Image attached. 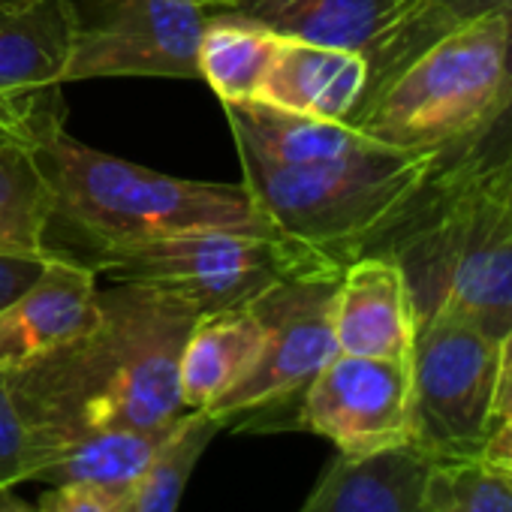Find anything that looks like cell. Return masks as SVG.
Returning <instances> with one entry per match:
<instances>
[{
    "label": "cell",
    "mask_w": 512,
    "mask_h": 512,
    "mask_svg": "<svg viewBox=\"0 0 512 512\" xmlns=\"http://www.w3.org/2000/svg\"><path fill=\"white\" fill-rule=\"evenodd\" d=\"M199 7H205L208 13H220V10H229L235 0H196Z\"/></svg>",
    "instance_id": "cell-32"
},
{
    "label": "cell",
    "mask_w": 512,
    "mask_h": 512,
    "mask_svg": "<svg viewBox=\"0 0 512 512\" xmlns=\"http://www.w3.org/2000/svg\"><path fill=\"white\" fill-rule=\"evenodd\" d=\"M437 157L377 142L347 157L281 166L238 148L244 184L272 226L335 269L374 253L416 211Z\"/></svg>",
    "instance_id": "cell-2"
},
{
    "label": "cell",
    "mask_w": 512,
    "mask_h": 512,
    "mask_svg": "<svg viewBox=\"0 0 512 512\" xmlns=\"http://www.w3.org/2000/svg\"><path fill=\"white\" fill-rule=\"evenodd\" d=\"M506 178H512V166H509V169H506V172H503L500 178H494V181H470V184H503Z\"/></svg>",
    "instance_id": "cell-33"
},
{
    "label": "cell",
    "mask_w": 512,
    "mask_h": 512,
    "mask_svg": "<svg viewBox=\"0 0 512 512\" xmlns=\"http://www.w3.org/2000/svg\"><path fill=\"white\" fill-rule=\"evenodd\" d=\"M37 157L55 190V220L79 232L91 253L190 229L278 232L244 181L175 178L91 148L64 127L37 145Z\"/></svg>",
    "instance_id": "cell-4"
},
{
    "label": "cell",
    "mask_w": 512,
    "mask_h": 512,
    "mask_svg": "<svg viewBox=\"0 0 512 512\" xmlns=\"http://www.w3.org/2000/svg\"><path fill=\"white\" fill-rule=\"evenodd\" d=\"M407 0H235L229 10L238 19L266 31L347 52H368Z\"/></svg>",
    "instance_id": "cell-18"
},
{
    "label": "cell",
    "mask_w": 512,
    "mask_h": 512,
    "mask_svg": "<svg viewBox=\"0 0 512 512\" xmlns=\"http://www.w3.org/2000/svg\"><path fill=\"white\" fill-rule=\"evenodd\" d=\"M181 419H169L154 428H100L73 437L34 461L28 482L43 485H88L109 494H127L148 467L169 446Z\"/></svg>",
    "instance_id": "cell-14"
},
{
    "label": "cell",
    "mask_w": 512,
    "mask_h": 512,
    "mask_svg": "<svg viewBox=\"0 0 512 512\" xmlns=\"http://www.w3.org/2000/svg\"><path fill=\"white\" fill-rule=\"evenodd\" d=\"M341 272H305L281 278L250 308L266 329V347L256 368L226 392L208 416L235 431H266L281 410L299 407L311 380L341 353L335 341V293Z\"/></svg>",
    "instance_id": "cell-8"
},
{
    "label": "cell",
    "mask_w": 512,
    "mask_h": 512,
    "mask_svg": "<svg viewBox=\"0 0 512 512\" xmlns=\"http://www.w3.org/2000/svg\"><path fill=\"white\" fill-rule=\"evenodd\" d=\"M500 344L437 314L416 326L410 356V446L431 458L476 461L494 428Z\"/></svg>",
    "instance_id": "cell-7"
},
{
    "label": "cell",
    "mask_w": 512,
    "mask_h": 512,
    "mask_svg": "<svg viewBox=\"0 0 512 512\" xmlns=\"http://www.w3.org/2000/svg\"><path fill=\"white\" fill-rule=\"evenodd\" d=\"M7 139H13V136H10V133H7L4 127H0V142H7Z\"/></svg>",
    "instance_id": "cell-35"
},
{
    "label": "cell",
    "mask_w": 512,
    "mask_h": 512,
    "mask_svg": "<svg viewBox=\"0 0 512 512\" xmlns=\"http://www.w3.org/2000/svg\"><path fill=\"white\" fill-rule=\"evenodd\" d=\"M226 425L202 410H187L181 428L160 452V458L148 467V473L118 497V512H178L184 488L211 446V440Z\"/></svg>",
    "instance_id": "cell-24"
},
{
    "label": "cell",
    "mask_w": 512,
    "mask_h": 512,
    "mask_svg": "<svg viewBox=\"0 0 512 512\" xmlns=\"http://www.w3.org/2000/svg\"><path fill=\"white\" fill-rule=\"evenodd\" d=\"M491 187H503V190H509V193H512V178H506L503 184H491Z\"/></svg>",
    "instance_id": "cell-34"
},
{
    "label": "cell",
    "mask_w": 512,
    "mask_h": 512,
    "mask_svg": "<svg viewBox=\"0 0 512 512\" xmlns=\"http://www.w3.org/2000/svg\"><path fill=\"white\" fill-rule=\"evenodd\" d=\"M512 7V0H407L401 13L386 25V31L368 46V100L383 88L404 64L422 55L437 40L464 31L476 22L500 16Z\"/></svg>",
    "instance_id": "cell-20"
},
{
    "label": "cell",
    "mask_w": 512,
    "mask_h": 512,
    "mask_svg": "<svg viewBox=\"0 0 512 512\" xmlns=\"http://www.w3.org/2000/svg\"><path fill=\"white\" fill-rule=\"evenodd\" d=\"M425 512H512V488L479 461L434 464Z\"/></svg>",
    "instance_id": "cell-25"
},
{
    "label": "cell",
    "mask_w": 512,
    "mask_h": 512,
    "mask_svg": "<svg viewBox=\"0 0 512 512\" xmlns=\"http://www.w3.org/2000/svg\"><path fill=\"white\" fill-rule=\"evenodd\" d=\"M235 148H247L281 166H305L335 160L377 145L347 121L299 115L272 103H229L223 106ZM383 145V142H380Z\"/></svg>",
    "instance_id": "cell-19"
},
{
    "label": "cell",
    "mask_w": 512,
    "mask_h": 512,
    "mask_svg": "<svg viewBox=\"0 0 512 512\" xmlns=\"http://www.w3.org/2000/svg\"><path fill=\"white\" fill-rule=\"evenodd\" d=\"M266 329L250 305L199 314L181 353V401L187 410H211L263 356Z\"/></svg>",
    "instance_id": "cell-17"
},
{
    "label": "cell",
    "mask_w": 512,
    "mask_h": 512,
    "mask_svg": "<svg viewBox=\"0 0 512 512\" xmlns=\"http://www.w3.org/2000/svg\"><path fill=\"white\" fill-rule=\"evenodd\" d=\"M401 266L416 326L446 314L491 341L512 329V193L428 184L416 211L374 250Z\"/></svg>",
    "instance_id": "cell-3"
},
{
    "label": "cell",
    "mask_w": 512,
    "mask_h": 512,
    "mask_svg": "<svg viewBox=\"0 0 512 512\" xmlns=\"http://www.w3.org/2000/svg\"><path fill=\"white\" fill-rule=\"evenodd\" d=\"M293 428L350 458L410 446V362L338 353L299 398Z\"/></svg>",
    "instance_id": "cell-11"
},
{
    "label": "cell",
    "mask_w": 512,
    "mask_h": 512,
    "mask_svg": "<svg viewBox=\"0 0 512 512\" xmlns=\"http://www.w3.org/2000/svg\"><path fill=\"white\" fill-rule=\"evenodd\" d=\"M365 88L368 61L362 52L281 37V49L263 85L260 103H272L299 115L347 121L359 109Z\"/></svg>",
    "instance_id": "cell-15"
},
{
    "label": "cell",
    "mask_w": 512,
    "mask_h": 512,
    "mask_svg": "<svg viewBox=\"0 0 512 512\" xmlns=\"http://www.w3.org/2000/svg\"><path fill=\"white\" fill-rule=\"evenodd\" d=\"M118 497L88 485H52L40 497L37 512H118Z\"/></svg>",
    "instance_id": "cell-28"
},
{
    "label": "cell",
    "mask_w": 512,
    "mask_h": 512,
    "mask_svg": "<svg viewBox=\"0 0 512 512\" xmlns=\"http://www.w3.org/2000/svg\"><path fill=\"white\" fill-rule=\"evenodd\" d=\"M503 46V13L455 31L362 100L347 124L389 148L446 151L473 136L494 112Z\"/></svg>",
    "instance_id": "cell-5"
},
{
    "label": "cell",
    "mask_w": 512,
    "mask_h": 512,
    "mask_svg": "<svg viewBox=\"0 0 512 512\" xmlns=\"http://www.w3.org/2000/svg\"><path fill=\"white\" fill-rule=\"evenodd\" d=\"M434 461L413 446L338 455L299 512H425Z\"/></svg>",
    "instance_id": "cell-16"
},
{
    "label": "cell",
    "mask_w": 512,
    "mask_h": 512,
    "mask_svg": "<svg viewBox=\"0 0 512 512\" xmlns=\"http://www.w3.org/2000/svg\"><path fill=\"white\" fill-rule=\"evenodd\" d=\"M100 320L97 272L52 250L40 275L0 308V371H22L88 335Z\"/></svg>",
    "instance_id": "cell-12"
},
{
    "label": "cell",
    "mask_w": 512,
    "mask_h": 512,
    "mask_svg": "<svg viewBox=\"0 0 512 512\" xmlns=\"http://www.w3.org/2000/svg\"><path fill=\"white\" fill-rule=\"evenodd\" d=\"M503 82L488 121L464 142L440 151L428 184H470L494 181L512 166V7L503 13Z\"/></svg>",
    "instance_id": "cell-23"
},
{
    "label": "cell",
    "mask_w": 512,
    "mask_h": 512,
    "mask_svg": "<svg viewBox=\"0 0 512 512\" xmlns=\"http://www.w3.org/2000/svg\"><path fill=\"white\" fill-rule=\"evenodd\" d=\"M281 37L232 13H208L199 43V79L211 85L223 106L260 100L278 58Z\"/></svg>",
    "instance_id": "cell-21"
},
{
    "label": "cell",
    "mask_w": 512,
    "mask_h": 512,
    "mask_svg": "<svg viewBox=\"0 0 512 512\" xmlns=\"http://www.w3.org/2000/svg\"><path fill=\"white\" fill-rule=\"evenodd\" d=\"M79 10L73 0L0 4V127L37 148L64 127V70Z\"/></svg>",
    "instance_id": "cell-10"
},
{
    "label": "cell",
    "mask_w": 512,
    "mask_h": 512,
    "mask_svg": "<svg viewBox=\"0 0 512 512\" xmlns=\"http://www.w3.org/2000/svg\"><path fill=\"white\" fill-rule=\"evenodd\" d=\"M79 10L67 82L199 79L208 10L196 0H88Z\"/></svg>",
    "instance_id": "cell-9"
},
{
    "label": "cell",
    "mask_w": 512,
    "mask_h": 512,
    "mask_svg": "<svg viewBox=\"0 0 512 512\" xmlns=\"http://www.w3.org/2000/svg\"><path fill=\"white\" fill-rule=\"evenodd\" d=\"M52 250H22L0 244V308L10 305L46 266Z\"/></svg>",
    "instance_id": "cell-27"
},
{
    "label": "cell",
    "mask_w": 512,
    "mask_h": 512,
    "mask_svg": "<svg viewBox=\"0 0 512 512\" xmlns=\"http://www.w3.org/2000/svg\"><path fill=\"white\" fill-rule=\"evenodd\" d=\"M476 461L512 488V422H500L491 428Z\"/></svg>",
    "instance_id": "cell-29"
},
{
    "label": "cell",
    "mask_w": 512,
    "mask_h": 512,
    "mask_svg": "<svg viewBox=\"0 0 512 512\" xmlns=\"http://www.w3.org/2000/svg\"><path fill=\"white\" fill-rule=\"evenodd\" d=\"M28 464H31V434L13 398L10 380L0 371V494L28 482Z\"/></svg>",
    "instance_id": "cell-26"
},
{
    "label": "cell",
    "mask_w": 512,
    "mask_h": 512,
    "mask_svg": "<svg viewBox=\"0 0 512 512\" xmlns=\"http://www.w3.org/2000/svg\"><path fill=\"white\" fill-rule=\"evenodd\" d=\"M199 311L148 284L100 290V320L79 341L7 374L31 434V464L100 428H154L187 413L181 353Z\"/></svg>",
    "instance_id": "cell-1"
},
{
    "label": "cell",
    "mask_w": 512,
    "mask_h": 512,
    "mask_svg": "<svg viewBox=\"0 0 512 512\" xmlns=\"http://www.w3.org/2000/svg\"><path fill=\"white\" fill-rule=\"evenodd\" d=\"M512 422V329L500 341V368H497V392H494V425Z\"/></svg>",
    "instance_id": "cell-30"
},
{
    "label": "cell",
    "mask_w": 512,
    "mask_h": 512,
    "mask_svg": "<svg viewBox=\"0 0 512 512\" xmlns=\"http://www.w3.org/2000/svg\"><path fill=\"white\" fill-rule=\"evenodd\" d=\"M341 353L410 362L416 320L401 266L389 253H362L344 266L335 293Z\"/></svg>",
    "instance_id": "cell-13"
},
{
    "label": "cell",
    "mask_w": 512,
    "mask_h": 512,
    "mask_svg": "<svg viewBox=\"0 0 512 512\" xmlns=\"http://www.w3.org/2000/svg\"><path fill=\"white\" fill-rule=\"evenodd\" d=\"M0 512H37V506H31V503L19 500L13 491H7V494H0Z\"/></svg>",
    "instance_id": "cell-31"
},
{
    "label": "cell",
    "mask_w": 512,
    "mask_h": 512,
    "mask_svg": "<svg viewBox=\"0 0 512 512\" xmlns=\"http://www.w3.org/2000/svg\"><path fill=\"white\" fill-rule=\"evenodd\" d=\"M52 223L55 190L37 157V148L16 139L0 142V244L52 250Z\"/></svg>",
    "instance_id": "cell-22"
},
{
    "label": "cell",
    "mask_w": 512,
    "mask_h": 512,
    "mask_svg": "<svg viewBox=\"0 0 512 512\" xmlns=\"http://www.w3.org/2000/svg\"><path fill=\"white\" fill-rule=\"evenodd\" d=\"M115 284H148L190 302L199 314L244 308L281 278L344 272L281 232L190 229L91 253L85 260Z\"/></svg>",
    "instance_id": "cell-6"
}]
</instances>
